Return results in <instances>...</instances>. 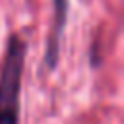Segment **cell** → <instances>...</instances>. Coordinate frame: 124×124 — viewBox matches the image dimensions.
<instances>
[{
  "label": "cell",
  "instance_id": "obj_2",
  "mask_svg": "<svg viewBox=\"0 0 124 124\" xmlns=\"http://www.w3.org/2000/svg\"><path fill=\"white\" fill-rule=\"evenodd\" d=\"M68 6H70V0H52L54 21H52V31L46 39V50H45V66L48 70H54L60 58L62 35H64L66 21H68Z\"/></svg>",
  "mask_w": 124,
  "mask_h": 124
},
{
  "label": "cell",
  "instance_id": "obj_1",
  "mask_svg": "<svg viewBox=\"0 0 124 124\" xmlns=\"http://www.w3.org/2000/svg\"><path fill=\"white\" fill-rule=\"evenodd\" d=\"M25 52V41L19 35H12L0 66V124H19Z\"/></svg>",
  "mask_w": 124,
  "mask_h": 124
}]
</instances>
